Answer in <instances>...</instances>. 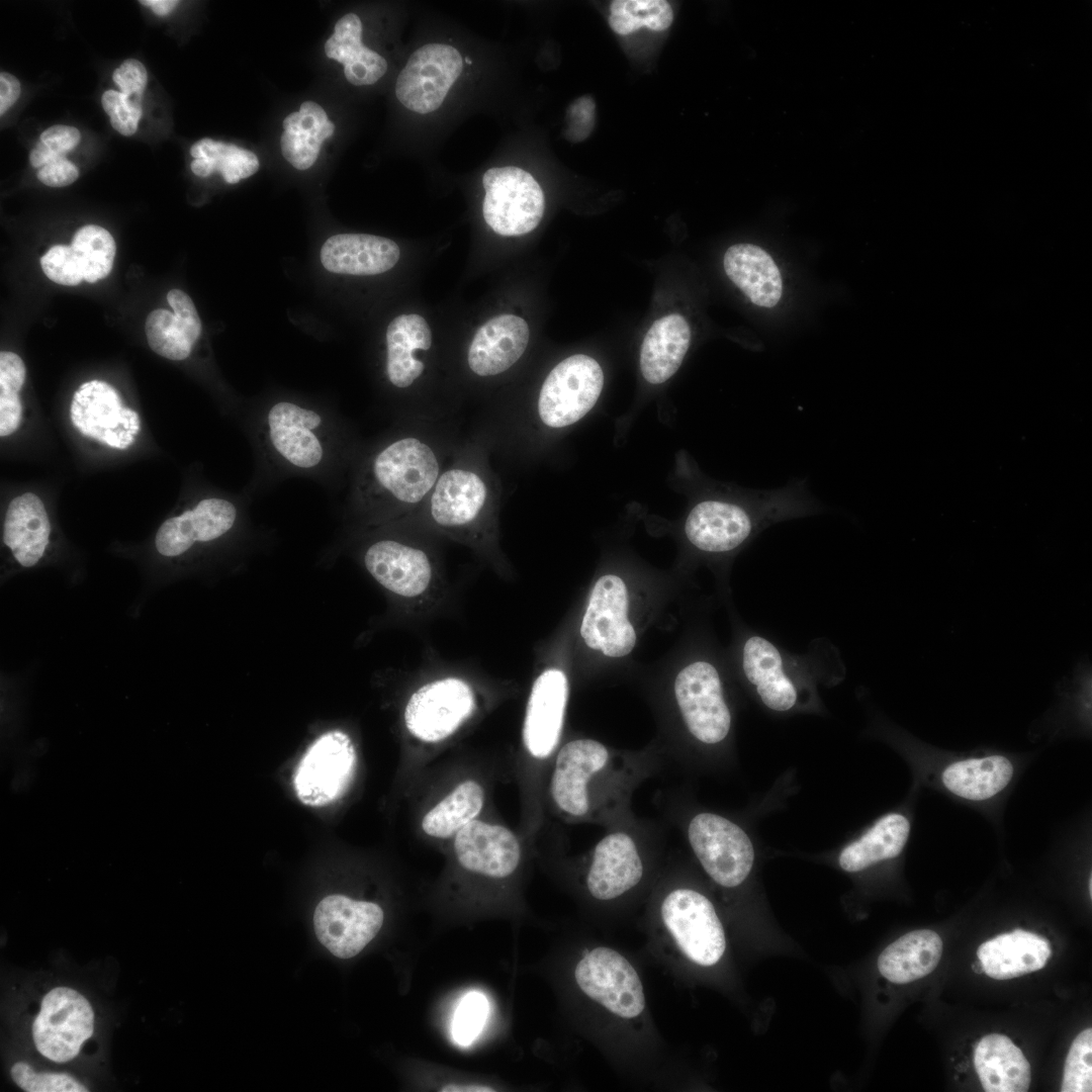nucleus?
<instances>
[{"mask_svg":"<svg viewBox=\"0 0 1092 1092\" xmlns=\"http://www.w3.org/2000/svg\"><path fill=\"white\" fill-rule=\"evenodd\" d=\"M256 454L252 493L290 477L335 486L352 459L351 435L330 411L280 399L246 418Z\"/></svg>","mask_w":1092,"mask_h":1092,"instance_id":"nucleus-1","label":"nucleus"},{"mask_svg":"<svg viewBox=\"0 0 1092 1092\" xmlns=\"http://www.w3.org/2000/svg\"><path fill=\"white\" fill-rule=\"evenodd\" d=\"M441 473L440 455L427 438L396 435L360 459L349 502L375 519L394 518L426 502Z\"/></svg>","mask_w":1092,"mask_h":1092,"instance_id":"nucleus-2","label":"nucleus"},{"mask_svg":"<svg viewBox=\"0 0 1092 1092\" xmlns=\"http://www.w3.org/2000/svg\"><path fill=\"white\" fill-rule=\"evenodd\" d=\"M744 678L767 709L778 713L793 710L801 689L808 688L827 668L819 656L788 652L761 634L747 636L741 647Z\"/></svg>","mask_w":1092,"mask_h":1092,"instance_id":"nucleus-3","label":"nucleus"},{"mask_svg":"<svg viewBox=\"0 0 1092 1092\" xmlns=\"http://www.w3.org/2000/svg\"><path fill=\"white\" fill-rule=\"evenodd\" d=\"M493 492L484 471L472 463H457L442 471L426 500L431 521L450 533H470L486 522L493 510Z\"/></svg>","mask_w":1092,"mask_h":1092,"instance_id":"nucleus-4","label":"nucleus"},{"mask_svg":"<svg viewBox=\"0 0 1092 1092\" xmlns=\"http://www.w3.org/2000/svg\"><path fill=\"white\" fill-rule=\"evenodd\" d=\"M357 767L353 741L343 731L320 736L304 752L293 777L298 800L309 807H324L341 799L350 789Z\"/></svg>","mask_w":1092,"mask_h":1092,"instance_id":"nucleus-5","label":"nucleus"},{"mask_svg":"<svg viewBox=\"0 0 1092 1092\" xmlns=\"http://www.w3.org/2000/svg\"><path fill=\"white\" fill-rule=\"evenodd\" d=\"M482 183L483 217L494 233L516 237L537 228L544 213L545 198L530 173L512 166L490 168L483 174Z\"/></svg>","mask_w":1092,"mask_h":1092,"instance_id":"nucleus-6","label":"nucleus"},{"mask_svg":"<svg viewBox=\"0 0 1092 1092\" xmlns=\"http://www.w3.org/2000/svg\"><path fill=\"white\" fill-rule=\"evenodd\" d=\"M476 698L471 686L458 677H444L418 688L403 712L407 732L425 744L452 736L473 714Z\"/></svg>","mask_w":1092,"mask_h":1092,"instance_id":"nucleus-7","label":"nucleus"},{"mask_svg":"<svg viewBox=\"0 0 1092 1092\" xmlns=\"http://www.w3.org/2000/svg\"><path fill=\"white\" fill-rule=\"evenodd\" d=\"M604 386V372L594 358L571 355L559 362L544 380L538 397L540 421L548 428L573 425L596 404Z\"/></svg>","mask_w":1092,"mask_h":1092,"instance_id":"nucleus-8","label":"nucleus"},{"mask_svg":"<svg viewBox=\"0 0 1092 1092\" xmlns=\"http://www.w3.org/2000/svg\"><path fill=\"white\" fill-rule=\"evenodd\" d=\"M662 921L681 952L693 963L710 967L726 948L722 923L712 902L689 888L670 891L660 908Z\"/></svg>","mask_w":1092,"mask_h":1092,"instance_id":"nucleus-9","label":"nucleus"},{"mask_svg":"<svg viewBox=\"0 0 1092 1092\" xmlns=\"http://www.w3.org/2000/svg\"><path fill=\"white\" fill-rule=\"evenodd\" d=\"M688 838L705 872L720 886H739L751 872L752 842L731 820L710 812L699 813L689 823Z\"/></svg>","mask_w":1092,"mask_h":1092,"instance_id":"nucleus-10","label":"nucleus"},{"mask_svg":"<svg viewBox=\"0 0 1092 1092\" xmlns=\"http://www.w3.org/2000/svg\"><path fill=\"white\" fill-rule=\"evenodd\" d=\"M574 978L584 995L621 1018L638 1017L645 1009L638 973L613 948L598 946L586 951L576 964Z\"/></svg>","mask_w":1092,"mask_h":1092,"instance_id":"nucleus-11","label":"nucleus"},{"mask_svg":"<svg viewBox=\"0 0 1092 1092\" xmlns=\"http://www.w3.org/2000/svg\"><path fill=\"white\" fill-rule=\"evenodd\" d=\"M674 696L689 732L698 741L714 745L728 736L731 712L713 663L698 660L684 667L674 680Z\"/></svg>","mask_w":1092,"mask_h":1092,"instance_id":"nucleus-12","label":"nucleus"},{"mask_svg":"<svg viewBox=\"0 0 1092 1092\" xmlns=\"http://www.w3.org/2000/svg\"><path fill=\"white\" fill-rule=\"evenodd\" d=\"M93 1010L85 997L70 988H55L43 997L32 1025L35 1046L51 1061L69 1062L93 1034Z\"/></svg>","mask_w":1092,"mask_h":1092,"instance_id":"nucleus-13","label":"nucleus"},{"mask_svg":"<svg viewBox=\"0 0 1092 1092\" xmlns=\"http://www.w3.org/2000/svg\"><path fill=\"white\" fill-rule=\"evenodd\" d=\"M460 53L444 43H428L410 57L395 83V95L407 109L427 114L438 109L460 76Z\"/></svg>","mask_w":1092,"mask_h":1092,"instance_id":"nucleus-14","label":"nucleus"},{"mask_svg":"<svg viewBox=\"0 0 1092 1092\" xmlns=\"http://www.w3.org/2000/svg\"><path fill=\"white\" fill-rule=\"evenodd\" d=\"M609 760V750L597 740L581 738L564 744L556 755L549 786L556 808L571 818L587 816L593 804L590 785Z\"/></svg>","mask_w":1092,"mask_h":1092,"instance_id":"nucleus-15","label":"nucleus"},{"mask_svg":"<svg viewBox=\"0 0 1092 1092\" xmlns=\"http://www.w3.org/2000/svg\"><path fill=\"white\" fill-rule=\"evenodd\" d=\"M383 920L379 905L344 895L327 896L313 914L317 939L341 959L358 954L378 933Z\"/></svg>","mask_w":1092,"mask_h":1092,"instance_id":"nucleus-16","label":"nucleus"},{"mask_svg":"<svg viewBox=\"0 0 1092 1092\" xmlns=\"http://www.w3.org/2000/svg\"><path fill=\"white\" fill-rule=\"evenodd\" d=\"M628 593L617 575L606 574L595 584L583 616L580 634L585 644L611 657L631 652L636 633L627 617Z\"/></svg>","mask_w":1092,"mask_h":1092,"instance_id":"nucleus-17","label":"nucleus"},{"mask_svg":"<svg viewBox=\"0 0 1092 1092\" xmlns=\"http://www.w3.org/2000/svg\"><path fill=\"white\" fill-rule=\"evenodd\" d=\"M241 517V507L223 497H206L193 508L166 520L155 544L165 557H178L194 545L215 541L230 533Z\"/></svg>","mask_w":1092,"mask_h":1092,"instance_id":"nucleus-18","label":"nucleus"},{"mask_svg":"<svg viewBox=\"0 0 1092 1092\" xmlns=\"http://www.w3.org/2000/svg\"><path fill=\"white\" fill-rule=\"evenodd\" d=\"M451 840L458 863L473 874L494 879L507 878L517 870L521 860L520 841L503 824L477 818Z\"/></svg>","mask_w":1092,"mask_h":1092,"instance_id":"nucleus-19","label":"nucleus"},{"mask_svg":"<svg viewBox=\"0 0 1092 1092\" xmlns=\"http://www.w3.org/2000/svg\"><path fill=\"white\" fill-rule=\"evenodd\" d=\"M363 563L380 585L402 598L422 596L433 580L429 555L419 547L395 539L371 543L364 551Z\"/></svg>","mask_w":1092,"mask_h":1092,"instance_id":"nucleus-20","label":"nucleus"},{"mask_svg":"<svg viewBox=\"0 0 1092 1092\" xmlns=\"http://www.w3.org/2000/svg\"><path fill=\"white\" fill-rule=\"evenodd\" d=\"M567 696V677L560 669H546L536 678L523 727L524 745L533 758L545 759L555 750L563 728Z\"/></svg>","mask_w":1092,"mask_h":1092,"instance_id":"nucleus-21","label":"nucleus"},{"mask_svg":"<svg viewBox=\"0 0 1092 1092\" xmlns=\"http://www.w3.org/2000/svg\"><path fill=\"white\" fill-rule=\"evenodd\" d=\"M644 867L635 840L616 831L595 846L585 884L597 900L616 899L633 889L642 879Z\"/></svg>","mask_w":1092,"mask_h":1092,"instance_id":"nucleus-22","label":"nucleus"},{"mask_svg":"<svg viewBox=\"0 0 1092 1092\" xmlns=\"http://www.w3.org/2000/svg\"><path fill=\"white\" fill-rule=\"evenodd\" d=\"M530 338L526 321L500 314L485 323L474 335L468 350V366L481 377L510 369L524 354Z\"/></svg>","mask_w":1092,"mask_h":1092,"instance_id":"nucleus-23","label":"nucleus"},{"mask_svg":"<svg viewBox=\"0 0 1092 1092\" xmlns=\"http://www.w3.org/2000/svg\"><path fill=\"white\" fill-rule=\"evenodd\" d=\"M400 256L390 239L366 234H339L322 247L321 261L330 272L359 276L390 270Z\"/></svg>","mask_w":1092,"mask_h":1092,"instance_id":"nucleus-24","label":"nucleus"},{"mask_svg":"<svg viewBox=\"0 0 1092 1092\" xmlns=\"http://www.w3.org/2000/svg\"><path fill=\"white\" fill-rule=\"evenodd\" d=\"M1051 952L1048 939L1016 929L983 942L977 956L987 976L1008 980L1042 969Z\"/></svg>","mask_w":1092,"mask_h":1092,"instance_id":"nucleus-25","label":"nucleus"},{"mask_svg":"<svg viewBox=\"0 0 1092 1092\" xmlns=\"http://www.w3.org/2000/svg\"><path fill=\"white\" fill-rule=\"evenodd\" d=\"M723 267L729 279L753 304L770 308L781 300L782 275L764 249L752 244H735L726 250Z\"/></svg>","mask_w":1092,"mask_h":1092,"instance_id":"nucleus-26","label":"nucleus"},{"mask_svg":"<svg viewBox=\"0 0 1092 1092\" xmlns=\"http://www.w3.org/2000/svg\"><path fill=\"white\" fill-rule=\"evenodd\" d=\"M974 1065L986 1092H1025L1030 1084V1065L1006 1035L991 1033L980 1039Z\"/></svg>","mask_w":1092,"mask_h":1092,"instance_id":"nucleus-27","label":"nucleus"},{"mask_svg":"<svg viewBox=\"0 0 1092 1092\" xmlns=\"http://www.w3.org/2000/svg\"><path fill=\"white\" fill-rule=\"evenodd\" d=\"M52 527L40 498L26 492L13 498L4 521L3 541L23 567L35 565L50 543Z\"/></svg>","mask_w":1092,"mask_h":1092,"instance_id":"nucleus-28","label":"nucleus"},{"mask_svg":"<svg viewBox=\"0 0 1092 1092\" xmlns=\"http://www.w3.org/2000/svg\"><path fill=\"white\" fill-rule=\"evenodd\" d=\"M431 345L432 332L423 316L400 314L391 321L386 331L385 372L389 382L397 388L413 385L425 370L418 352L428 351Z\"/></svg>","mask_w":1092,"mask_h":1092,"instance_id":"nucleus-29","label":"nucleus"},{"mask_svg":"<svg viewBox=\"0 0 1092 1092\" xmlns=\"http://www.w3.org/2000/svg\"><path fill=\"white\" fill-rule=\"evenodd\" d=\"M691 342V329L679 313H669L655 321L642 342L640 369L644 379L660 384L679 368Z\"/></svg>","mask_w":1092,"mask_h":1092,"instance_id":"nucleus-30","label":"nucleus"},{"mask_svg":"<svg viewBox=\"0 0 1092 1092\" xmlns=\"http://www.w3.org/2000/svg\"><path fill=\"white\" fill-rule=\"evenodd\" d=\"M942 954L939 935L928 929L908 932L879 956L878 970L888 981L906 984L921 979L937 967Z\"/></svg>","mask_w":1092,"mask_h":1092,"instance_id":"nucleus-31","label":"nucleus"},{"mask_svg":"<svg viewBox=\"0 0 1092 1092\" xmlns=\"http://www.w3.org/2000/svg\"><path fill=\"white\" fill-rule=\"evenodd\" d=\"M361 37V19L350 12L337 21L325 43L326 56L344 66L347 81L355 86L374 84L387 70L385 59L365 47Z\"/></svg>","mask_w":1092,"mask_h":1092,"instance_id":"nucleus-32","label":"nucleus"},{"mask_svg":"<svg viewBox=\"0 0 1092 1092\" xmlns=\"http://www.w3.org/2000/svg\"><path fill=\"white\" fill-rule=\"evenodd\" d=\"M485 790L476 780L459 782L422 816L420 828L429 838L451 840L477 819L485 805Z\"/></svg>","mask_w":1092,"mask_h":1092,"instance_id":"nucleus-33","label":"nucleus"},{"mask_svg":"<svg viewBox=\"0 0 1092 1092\" xmlns=\"http://www.w3.org/2000/svg\"><path fill=\"white\" fill-rule=\"evenodd\" d=\"M282 125L281 154L297 170H306L315 163L324 141L335 130L324 108L314 101L302 102Z\"/></svg>","mask_w":1092,"mask_h":1092,"instance_id":"nucleus-34","label":"nucleus"},{"mask_svg":"<svg viewBox=\"0 0 1092 1092\" xmlns=\"http://www.w3.org/2000/svg\"><path fill=\"white\" fill-rule=\"evenodd\" d=\"M909 833L910 823L904 815L887 814L841 850L838 863L843 871L856 873L880 861L894 858L902 852Z\"/></svg>","mask_w":1092,"mask_h":1092,"instance_id":"nucleus-35","label":"nucleus"},{"mask_svg":"<svg viewBox=\"0 0 1092 1092\" xmlns=\"http://www.w3.org/2000/svg\"><path fill=\"white\" fill-rule=\"evenodd\" d=\"M1014 774L1011 761L999 754L956 761L945 767L942 782L954 795L971 800H988L1007 787Z\"/></svg>","mask_w":1092,"mask_h":1092,"instance_id":"nucleus-36","label":"nucleus"},{"mask_svg":"<svg viewBox=\"0 0 1092 1092\" xmlns=\"http://www.w3.org/2000/svg\"><path fill=\"white\" fill-rule=\"evenodd\" d=\"M82 407L81 419H71L74 426L85 436L100 441L104 430H116L120 425L129 429V418L123 416V405L118 392L108 383L91 380L83 383L74 394Z\"/></svg>","mask_w":1092,"mask_h":1092,"instance_id":"nucleus-37","label":"nucleus"},{"mask_svg":"<svg viewBox=\"0 0 1092 1092\" xmlns=\"http://www.w3.org/2000/svg\"><path fill=\"white\" fill-rule=\"evenodd\" d=\"M190 154L194 158L190 168L196 176L204 178L217 171L229 184L249 178L260 166L252 151L207 138L193 144Z\"/></svg>","mask_w":1092,"mask_h":1092,"instance_id":"nucleus-38","label":"nucleus"},{"mask_svg":"<svg viewBox=\"0 0 1092 1092\" xmlns=\"http://www.w3.org/2000/svg\"><path fill=\"white\" fill-rule=\"evenodd\" d=\"M71 247L79 260L85 281L94 283L110 273L116 246L107 230L96 224L84 225L75 233Z\"/></svg>","mask_w":1092,"mask_h":1092,"instance_id":"nucleus-39","label":"nucleus"},{"mask_svg":"<svg viewBox=\"0 0 1092 1092\" xmlns=\"http://www.w3.org/2000/svg\"><path fill=\"white\" fill-rule=\"evenodd\" d=\"M673 19L670 4L664 0H616L610 7L608 18L611 28L618 34H629L641 27L661 31Z\"/></svg>","mask_w":1092,"mask_h":1092,"instance_id":"nucleus-40","label":"nucleus"},{"mask_svg":"<svg viewBox=\"0 0 1092 1092\" xmlns=\"http://www.w3.org/2000/svg\"><path fill=\"white\" fill-rule=\"evenodd\" d=\"M146 335L151 349L174 361L185 360L193 344L186 336L174 313L167 309H155L147 317Z\"/></svg>","mask_w":1092,"mask_h":1092,"instance_id":"nucleus-41","label":"nucleus"},{"mask_svg":"<svg viewBox=\"0 0 1092 1092\" xmlns=\"http://www.w3.org/2000/svg\"><path fill=\"white\" fill-rule=\"evenodd\" d=\"M1092 1029L1087 1028L1074 1039L1069 1050L1062 1082V1092L1092 1091Z\"/></svg>","mask_w":1092,"mask_h":1092,"instance_id":"nucleus-42","label":"nucleus"},{"mask_svg":"<svg viewBox=\"0 0 1092 1092\" xmlns=\"http://www.w3.org/2000/svg\"><path fill=\"white\" fill-rule=\"evenodd\" d=\"M488 1013V1002L479 992L467 993L460 1001L452 1021L456 1043L468 1046L480 1033Z\"/></svg>","mask_w":1092,"mask_h":1092,"instance_id":"nucleus-43","label":"nucleus"},{"mask_svg":"<svg viewBox=\"0 0 1092 1092\" xmlns=\"http://www.w3.org/2000/svg\"><path fill=\"white\" fill-rule=\"evenodd\" d=\"M14 1082L27 1092H84L88 1091L68 1074L35 1073L27 1064L16 1063L11 1068Z\"/></svg>","mask_w":1092,"mask_h":1092,"instance_id":"nucleus-44","label":"nucleus"},{"mask_svg":"<svg viewBox=\"0 0 1092 1092\" xmlns=\"http://www.w3.org/2000/svg\"><path fill=\"white\" fill-rule=\"evenodd\" d=\"M112 127L120 134L132 135L142 117V98L126 96L120 91L107 90L101 98Z\"/></svg>","mask_w":1092,"mask_h":1092,"instance_id":"nucleus-45","label":"nucleus"},{"mask_svg":"<svg viewBox=\"0 0 1092 1092\" xmlns=\"http://www.w3.org/2000/svg\"><path fill=\"white\" fill-rule=\"evenodd\" d=\"M43 273L52 281L67 285H78L84 280L79 260L71 246L56 245L41 258Z\"/></svg>","mask_w":1092,"mask_h":1092,"instance_id":"nucleus-46","label":"nucleus"},{"mask_svg":"<svg viewBox=\"0 0 1092 1092\" xmlns=\"http://www.w3.org/2000/svg\"><path fill=\"white\" fill-rule=\"evenodd\" d=\"M595 102L589 96H582L570 103L566 110L565 138L577 143L585 140L595 124Z\"/></svg>","mask_w":1092,"mask_h":1092,"instance_id":"nucleus-47","label":"nucleus"},{"mask_svg":"<svg viewBox=\"0 0 1092 1092\" xmlns=\"http://www.w3.org/2000/svg\"><path fill=\"white\" fill-rule=\"evenodd\" d=\"M167 300L186 336L194 345L201 333V322L191 298L180 289H171Z\"/></svg>","mask_w":1092,"mask_h":1092,"instance_id":"nucleus-48","label":"nucleus"},{"mask_svg":"<svg viewBox=\"0 0 1092 1092\" xmlns=\"http://www.w3.org/2000/svg\"><path fill=\"white\" fill-rule=\"evenodd\" d=\"M112 79L124 95L142 98L147 86L148 74L140 61L128 59L115 69Z\"/></svg>","mask_w":1092,"mask_h":1092,"instance_id":"nucleus-49","label":"nucleus"},{"mask_svg":"<svg viewBox=\"0 0 1092 1092\" xmlns=\"http://www.w3.org/2000/svg\"><path fill=\"white\" fill-rule=\"evenodd\" d=\"M25 373L24 363L18 355L7 351L0 353V391L18 393Z\"/></svg>","mask_w":1092,"mask_h":1092,"instance_id":"nucleus-50","label":"nucleus"},{"mask_svg":"<svg viewBox=\"0 0 1092 1092\" xmlns=\"http://www.w3.org/2000/svg\"><path fill=\"white\" fill-rule=\"evenodd\" d=\"M37 179L51 187H64L79 177L77 166L67 158L54 161L37 171Z\"/></svg>","mask_w":1092,"mask_h":1092,"instance_id":"nucleus-51","label":"nucleus"},{"mask_svg":"<svg viewBox=\"0 0 1092 1092\" xmlns=\"http://www.w3.org/2000/svg\"><path fill=\"white\" fill-rule=\"evenodd\" d=\"M80 140L81 134L76 127L62 124L53 125L40 134V143L63 156L72 151Z\"/></svg>","mask_w":1092,"mask_h":1092,"instance_id":"nucleus-52","label":"nucleus"},{"mask_svg":"<svg viewBox=\"0 0 1092 1092\" xmlns=\"http://www.w3.org/2000/svg\"><path fill=\"white\" fill-rule=\"evenodd\" d=\"M22 406L18 393L0 391V436L14 433L21 422Z\"/></svg>","mask_w":1092,"mask_h":1092,"instance_id":"nucleus-53","label":"nucleus"},{"mask_svg":"<svg viewBox=\"0 0 1092 1092\" xmlns=\"http://www.w3.org/2000/svg\"><path fill=\"white\" fill-rule=\"evenodd\" d=\"M21 92L20 83L13 75L1 72L0 74V114L3 115L19 98Z\"/></svg>","mask_w":1092,"mask_h":1092,"instance_id":"nucleus-54","label":"nucleus"},{"mask_svg":"<svg viewBox=\"0 0 1092 1092\" xmlns=\"http://www.w3.org/2000/svg\"><path fill=\"white\" fill-rule=\"evenodd\" d=\"M64 158H66V156L53 152L40 142L29 154L30 164L34 168H41L54 161Z\"/></svg>","mask_w":1092,"mask_h":1092,"instance_id":"nucleus-55","label":"nucleus"},{"mask_svg":"<svg viewBox=\"0 0 1092 1092\" xmlns=\"http://www.w3.org/2000/svg\"><path fill=\"white\" fill-rule=\"evenodd\" d=\"M141 4L149 6L159 16H165L174 10L179 1L176 0H143Z\"/></svg>","mask_w":1092,"mask_h":1092,"instance_id":"nucleus-56","label":"nucleus"},{"mask_svg":"<svg viewBox=\"0 0 1092 1092\" xmlns=\"http://www.w3.org/2000/svg\"><path fill=\"white\" fill-rule=\"evenodd\" d=\"M440 1091L444 1092H487L494 1091L491 1087L477 1085V1084H447L443 1086Z\"/></svg>","mask_w":1092,"mask_h":1092,"instance_id":"nucleus-57","label":"nucleus"},{"mask_svg":"<svg viewBox=\"0 0 1092 1092\" xmlns=\"http://www.w3.org/2000/svg\"><path fill=\"white\" fill-rule=\"evenodd\" d=\"M129 429L128 431L135 436L140 430V419L134 411H131L129 415Z\"/></svg>","mask_w":1092,"mask_h":1092,"instance_id":"nucleus-58","label":"nucleus"},{"mask_svg":"<svg viewBox=\"0 0 1092 1092\" xmlns=\"http://www.w3.org/2000/svg\"><path fill=\"white\" fill-rule=\"evenodd\" d=\"M973 970L977 973H983V967L980 962L973 965Z\"/></svg>","mask_w":1092,"mask_h":1092,"instance_id":"nucleus-59","label":"nucleus"}]
</instances>
